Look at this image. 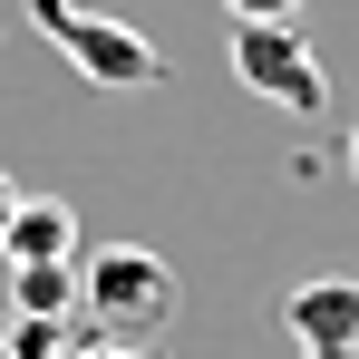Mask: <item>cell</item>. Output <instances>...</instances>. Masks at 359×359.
<instances>
[{
	"mask_svg": "<svg viewBox=\"0 0 359 359\" xmlns=\"http://www.w3.org/2000/svg\"><path fill=\"white\" fill-rule=\"evenodd\" d=\"M175 262L146 252V243H97L88 252V292H78V330L88 340H117V350H156L165 320H175Z\"/></svg>",
	"mask_w": 359,
	"mask_h": 359,
	"instance_id": "cell-1",
	"label": "cell"
},
{
	"mask_svg": "<svg viewBox=\"0 0 359 359\" xmlns=\"http://www.w3.org/2000/svg\"><path fill=\"white\" fill-rule=\"evenodd\" d=\"M29 29L59 49L88 88H156L165 78V59H156V39L146 29H126V20H107V10H78V0H29Z\"/></svg>",
	"mask_w": 359,
	"mask_h": 359,
	"instance_id": "cell-2",
	"label": "cell"
},
{
	"mask_svg": "<svg viewBox=\"0 0 359 359\" xmlns=\"http://www.w3.org/2000/svg\"><path fill=\"white\" fill-rule=\"evenodd\" d=\"M233 78L252 88V97H272V107H292V117H311L330 88H320V59L301 49L292 20H233Z\"/></svg>",
	"mask_w": 359,
	"mask_h": 359,
	"instance_id": "cell-3",
	"label": "cell"
},
{
	"mask_svg": "<svg viewBox=\"0 0 359 359\" xmlns=\"http://www.w3.org/2000/svg\"><path fill=\"white\" fill-rule=\"evenodd\" d=\"M282 330H292V359H359V282H301L282 301Z\"/></svg>",
	"mask_w": 359,
	"mask_h": 359,
	"instance_id": "cell-4",
	"label": "cell"
},
{
	"mask_svg": "<svg viewBox=\"0 0 359 359\" xmlns=\"http://www.w3.org/2000/svg\"><path fill=\"white\" fill-rule=\"evenodd\" d=\"M10 272L20 262H88V243H78V214H68L59 194H20V214H10V252H0Z\"/></svg>",
	"mask_w": 359,
	"mask_h": 359,
	"instance_id": "cell-5",
	"label": "cell"
},
{
	"mask_svg": "<svg viewBox=\"0 0 359 359\" xmlns=\"http://www.w3.org/2000/svg\"><path fill=\"white\" fill-rule=\"evenodd\" d=\"M78 292H88V262H20L10 272V320L78 330Z\"/></svg>",
	"mask_w": 359,
	"mask_h": 359,
	"instance_id": "cell-6",
	"label": "cell"
},
{
	"mask_svg": "<svg viewBox=\"0 0 359 359\" xmlns=\"http://www.w3.org/2000/svg\"><path fill=\"white\" fill-rule=\"evenodd\" d=\"M59 359H165V350H117V340H88V330H68Z\"/></svg>",
	"mask_w": 359,
	"mask_h": 359,
	"instance_id": "cell-7",
	"label": "cell"
},
{
	"mask_svg": "<svg viewBox=\"0 0 359 359\" xmlns=\"http://www.w3.org/2000/svg\"><path fill=\"white\" fill-rule=\"evenodd\" d=\"M224 10H233V20H292L301 0H224Z\"/></svg>",
	"mask_w": 359,
	"mask_h": 359,
	"instance_id": "cell-8",
	"label": "cell"
},
{
	"mask_svg": "<svg viewBox=\"0 0 359 359\" xmlns=\"http://www.w3.org/2000/svg\"><path fill=\"white\" fill-rule=\"evenodd\" d=\"M10 214H20V184L0 175V252H10Z\"/></svg>",
	"mask_w": 359,
	"mask_h": 359,
	"instance_id": "cell-9",
	"label": "cell"
},
{
	"mask_svg": "<svg viewBox=\"0 0 359 359\" xmlns=\"http://www.w3.org/2000/svg\"><path fill=\"white\" fill-rule=\"evenodd\" d=\"M350 175H359V126H350Z\"/></svg>",
	"mask_w": 359,
	"mask_h": 359,
	"instance_id": "cell-10",
	"label": "cell"
},
{
	"mask_svg": "<svg viewBox=\"0 0 359 359\" xmlns=\"http://www.w3.org/2000/svg\"><path fill=\"white\" fill-rule=\"evenodd\" d=\"M0 359H10V350H0Z\"/></svg>",
	"mask_w": 359,
	"mask_h": 359,
	"instance_id": "cell-11",
	"label": "cell"
}]
</instances>
